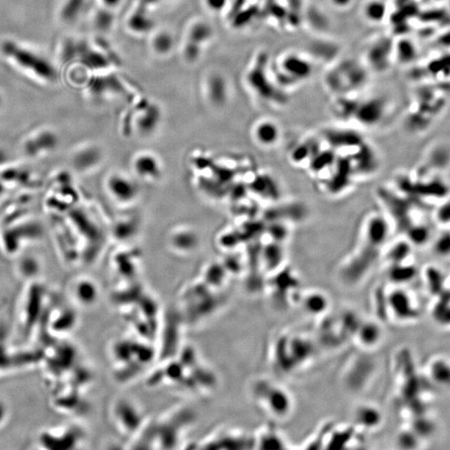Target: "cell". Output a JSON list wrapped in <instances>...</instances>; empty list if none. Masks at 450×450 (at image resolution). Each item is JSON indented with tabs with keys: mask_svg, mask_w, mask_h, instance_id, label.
Returning a JSON list of instances; mask_svg holds the SVG:
<instances>
[{
	"mask_svg": "<svg viewBox=\"0 0 450 450\" xmlns=\"http://www.w3.org/2000/svg\"><path fill=\"white\" fill-rule=\"evenodd\" d=\"M390 226L387 218L376 211L366 214L358 225L354 245L342 267L345 276L360 278L369 272L387 243Z\"/></svg>",
	"mask_w": 450,
	"mask_h": 450,
	"instance_id": "1",
	"label": "cell"
},
{
	"mask_svg": "<svg viewBox=\"0 0 450 450\" xmlns=\"http://www.w3.org/2000/svg\"><path fill=\"white\" fill-rule=\"evenodd\" d=\"M2 52L8 61L23 73L42 82H52L55 78V70L51 63L34 50L14 41H6Z\"/></svg>",
	"mask_w": 450,
	"mask_h": 450,
	"instance_id": "2",
	"label": "cell"
},
{
	"mask_svg": "<svg viewBox=\"0 0 450 450\" xmlns=\"http://www.w3.org/2000/svg\"><path fill=\"white\" fill-rule=\"evenodd\" d=\"M260 384V390L254 389V396L261 407L274 418L288 416L293 409V400L288 391L269 382Z\"/></svg>",
	"mask_w": 450,
	"mask_h": 450,
	"instance_id": "3",
	"label": "cell"
},
{
	"mask_svg": "<svg viewBox=\"0 0 450 450\" xmlns=\"http://www.w3.org/2000/svg\"><path fill=\"white\" fill-rule=\"evenodd\" d=\"M143 417L139 406L129 400H119L112 406V420L123 436H132L141 432L145 424Z\"/></svg>",
	"mask_w": 450,
	"mask_h": 450,
	"instance_id": "4",
	"label": "cell"
},
{
	"mask_svg": "<svg viewBox=\"0 0 450 450\" xmlns=\"http://www.w3.org/2000/svg\"><path fill=\"white\" fill-rule=\"evenodd\" d=\"M108 190L115 200L126 203L134 200L138 194L136 185L126 175L115 174L108 181Z\"/></svg>",
	"mask_w": 450,
	"mask_h": 450,
	"instance_id": "5",
	"label": "cell"
},
{
	"mask_svg": "<svg viewBox=\"0 0 450 450\" xmlns=\"http://www.w3.org/2000/svg\"><path fill=\"white\" fill-rule=\"evenodd\" d=\"M74 302L81 307H93L99 301L101 292L97 285L91 280H82L74 283L71 290Z\"/></svg>",
	"mask_w": 450,
	"mask_h": 450,
	"instance_id": "6",
	"label": "cell"
},
{
	"mask_svg": "<svg viewBox=\"0 0 450 450\" xmlns=\"http://www.w3.org/2000/svg\"><path fill=\"white\" fill-rule=\"evenodd\" d=\"M280 129L276 122L263 119L256 123L253 130V136L258 145L269 148L276 145L280 139Z\"/></svg>",
	"mask_w": 450,
	"mask_h": 450,
	"instance_id": "7",
	"label": "cell"
},
{
	"mask_svg": "<svg viewBox=\"0 0 450 450\" xmlns=\"http://www.w3.org/2000/svg\"><path fill=\"white\" fill-rule=\"evenodd\" d=\"M356 110V118L361 125L374 126L383 118L385 105L381 99H374L362 103Z\"/></svg>",
	"mask_w": 450,
	"mask_h": 450,
	"instance_id": "8",
	"label": "cell"
},
{
	"mask_svg": "<svg viewBox=\"0 0 450 450\" xmlns=\"http://www.w3.org/2000/svg\"><path fill=\"white\" fill-rule=\"evenodd\" d=\"M282 69L286 75L298 81L309 78L312 66L307 59L298 54H289L282 62Z\"/></svg>",
	"mask_w": 450,
	"mask_h": 450,
	"instance_id": "9",
	"label": "cell"
},
{
	"mask_svg": "<svg viewBox=\"0 0 450 450\" xmlns=\"http://www.w3.org/2000/svg\"><path fill=\"white\" fill-rule=\"evenodd\" d=\"M391 306L393 311L398 318L403 320H410L416 316L417 310L411 298L404 292H396L392 294Z\"/></svg>",
	"mask_w": 450,
	"mask_h": 450,
	"instance_id": "10",
	"label": "cell"
},
{
	"mask_svg": "<svg viewBox=\"0 0 450 450\" xmlns=\"http://www.w3.org/2000/svg\"><path fill=\"white\" fill-rule=\"evenodd\" d=\"M134 170L142 178L154 179L161 174V165L152 155H141L134 161Z\"/></svg>",
	"mask_w": 450,
	"mask_h": 450,
	"instance_id": "11",
	"label": "cell"
},
{
	"mask_svg": "<svg viewBox=\"0 0 450 450\" xmlns=\"http://www.w3.org/2000/svg\"><path fill=\"white\" fill-rule=\"evenodd\" d=\"M212 36L213 30L208 25V23L197 21L190 26L188 34H187L188 41H186L202 48L203 45H205V43H208L212 39Z\"/></svg>",
	"mask_w": 450,
	"mask_h": 450,
	"instance_id": "12",
	"label": "cell"
},
{
	"mask_svg": "<svg viewBox=\"0 0 450 450\" xmlns=\"http://www.w3.org/2000/svg\"><path fill=\"white\" fill-rule=\"evenodd\" d=\"M363 14L370 23H381L387 16V6L383 0H368L363 7Z\"/></svg>",
	"mask_w": 450,
	"mask_h": 450,
	"instance_id": "13",
	"label": "cell"
},
{
	"mask_svg": "<svg viewBox=\"0 0 450 450\" xmlns=\"http://www.w3.org/2000/svg\"><path fill=\"white\" fill-rule=\"evenodd\" d=\"M224 78L218 74H211L208 79H206L205 89L208 90V94L212 101L221 102L225 99L226 85Z\"/></svg>",
	"mask_w": 450,
	"mask_h": 450,
	"instance_id": "14",
	"label": "cell"
},
{
	"mask_svg": "<svg viewBox=\"0 0 450 450\" xmlns=\"http://www.w3.org/2000/svg\"><path fill=\"white\" fill-rule=\"evenodd\" d=\"M430 376L436 383L440 385H450V363L440 358L433 361L430 365Z\"/></svg>",
	"mask_w": 450,
	"mask_h": 450,
	"instance_id": "15",
	"label": "cell"
},
{
	"mask_svg": "<svg viewBox=\"0 0 450 450\" xmlns=\"http://www.w3.org/2000/svg\"><path fill=\"white\" fill-rule=\"evenodd\" d=\"M174 38L168 32H159L155 34L151 41L153 51L158 54L170 53L174 47Z\"/></svg>",
	"mask_w": 450,
	"mask_h": 450,
	"instance_id": "16",
	"label": "cell"
},
{
	"mask_svg": "<svg viewBox=\"0 0 450 450\" xmlns=\"http://www.w3.org/2000/svg\"><path fill=\"white\" fill-rule=\"evenodd\" d=\"M394 49L396 50L397 58L402 62H409L416 57V47L413 45V43L409 41H400Z\"/></svg>",
	"mask_w": 450,
	"mask_h": 450,
	"instance_id": "17",
	"label": "cell"
},
{
	"mask_svg": "<svg viewBox=\"0 0 450 450\" xmlns=\"http://www.w3.org/2000/svg\"><path fill=\"white\" fill-rule=\"evenodd\" d=\"M205 6L212 12H221L225 9L228 0H204Z\"/></svg>",
	"mask_w": 450,
	"mask_h": 450,
	"instance_id": "18",
	"label": "cell"
},
{
	"mask_svg": "<svg viewBox=\"0 0 450 450\" xmlns=\"http://www.w3.org/2000/svg\"><path fill=\"white\" fill-rule=\"evenodd\" d=\"M331 5L338 9H345L351 5L354 0H329Z\"/></svg>",
	"mask_w": 450,
	"mask_h": 450,
	"instance_id": "19",
	"label": "cell"
},
{
	"mask_svg": "<svg viewBox=\"0 0 450 450\" xmlns=\"http://www.w3.org/2000/svg\"><path fill=\"white\" fill-rule=\"evenodd\" d=\"M105 3H109L108 5L110 6H114L116 5V3H118L119 0H103Z\"/></svg>",
	"mask_w": 450,
	"mask_h": 450,
	"instance_id": "20",
	"label": "cell"
}]
</instances>
